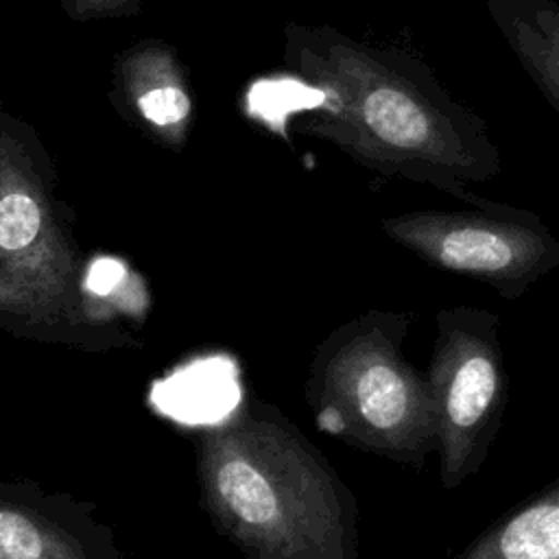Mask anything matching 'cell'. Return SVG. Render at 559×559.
I'll return each mask as SVG.
<instances>
[{
    "label": "cell",
    "instance_id": "1",
    "mask_svg": "<svg viewBox=\"0 0 559 559\" xmlns=\"http://www.w3.org/2000/svg\"><path fill=\"white\" fill-rule=\"evenodd\" d=\"M286 61L323 94L304 133L360 166L469 201L472 183L500 175L487 120L456 100L421 59L332 26H288Z\"/></svg>",
    "mask_w": 559,
    "mask_h": 559
},
{
    "label": "cell",
    "instance_id": "2",
    "mask_svg": "<svg viewBox=\"0 0 559 559\" xmlns=\"http://www.w3.org/2000/svg\"><path fill=\"white\" fill-rule=\"evenodd\" d=\"M199 478L216 526L249 559H358L352 491L282 417L249 408L205 428Z\"/></svg>",
    "mask_w": 559,
    "mask_h": 559
},
{
    "label": "cell",
    "instance_id": "3",
    "mask_svg": "<svg viewBox=\"0 0 559 559\" xmlns=\"http://www.w3.org/2000/svg\"><path fill=\"white\" fill-rule=\"evenodd\" d=\"M411 314L367 310L319 347L308 384L321 430L352 448L406 467L437 452V417L428 376L404 356Z\"/></svg>",
    "mask_w": 559,
    "mask_h": 559
},
{
    "label": "cell",
    "instance_id": "4",
    "mask_svg": "<svg viewBox=\"0 0 559 559\" xmlns=\"http://www.w3.org/2000/svg\"><path fill=\"white\" fill-rule=\"evenodd\" d=\"M79 249L55 197L37 131L0 100V319L31 328L74 323Z\"/></svg>",
    "mask_w": 559,
    "mask_h": 559
},
{
    "label": "cell",
    "instance_id": "5",
    "mask_svg": "<svg viewBox=\"0 0 559 559\" xmlns=\"http://www.w3.org/2000/svg\"><path fill=\"white\" fill-rule=\"evenodd\" d=\"M428 362L437 417V461L443 489L476 476L502 426L509 376L500 317L476 306L441 308Z\"/></svg>",
    "mask_w": 559,
    "mask_h": 559
},
{
    "label": "cell",
    "instance_id": "6",
    "mask_svg": "<svg viewBox=\"0 0 559 559\" xmlns=\"http://www.w3.org/2000/svg\"><path fill=\"white\" fill-rule=\"evenodd\" d=\"M461 210H411L382 221V231L426 264L478 280L502 299H520L559 269V238L539 214L472 194Z\"/></svg>",
    "mask_w": 559,
    "mask_h": 559
},
{
    "label": "cell",
    "instance_id": "7",
    "mask_svg": "<svg viewBox=\"0 0 559 559\" xmlns=\"http://www.w3.org/2000/svg\"><path fill=\"white\" fill-rule=\"evenodd\" d=\"M118 83L133 120L164 144L186 142L192 120V96L183 68L170 48L144 41L129 50L118 68Z\"/></svg>",
    "mask_w": 559,
    "mask_h": 559
},
{
    "label": "cell",
    "instance_id": "8",
    "mask_svg": "<svg viewBox=\"0 0 559 559\" xmlns=\"http://www.w3.org/2000/svg\"><path fill=\"white\" fill-rule=\"evenodd\" d=\"M513 59L559 114V0H485Z\"/></svg>",
    "mask_w": 559,
    "mask_h": 559
},
{
    "label": "cell",
    "instance_id": "9",
    "mask_svg": "<svg viewBox=\"0 0 559 559\" xmlns=\"http://www.w3.org/2000/svg\"><path fill=\"white\" fill-rule=\"evenodd\" d=\"M0 559H111L94 533H79L39 500L0 489Z\"/></svg>",
    "mask_w": 559,
    "mask_h": 559
},
{
    "label": "cell",
    "instance_id": "10",
    "mask_svg": "<svg viewBox=\"0 0 559 559\" xmlns=\"http://www.w3.org/2000/svg\"><path fill=\"white\" fill-rule=\"evenodd\" d=\"M459 559H559V478L498 518Z\"/></svg>",
    "mask_w": 559,
    "mask_h": 559
},
{
    "label": "cell",
    "instance_id": "11",
    "mask_svg": "<svg viewBox=\"0 0 559 559\" xmlns=\"http://www.w3.org/2000/svg\"><path fill=\"white\" fill-rule=\"evenodd\" d=\"M61 4L74 20L133 13L138 9V0H61Z\"/></svg>",
    "mask_w": 559,
    "mask_h": 559
}]
</instances>
